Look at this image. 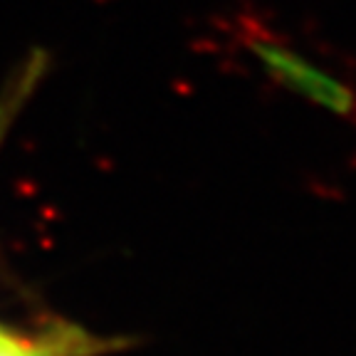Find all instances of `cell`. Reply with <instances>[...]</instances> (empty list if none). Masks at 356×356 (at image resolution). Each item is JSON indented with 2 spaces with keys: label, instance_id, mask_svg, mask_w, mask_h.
<instances>
[{
  "label": "cell",
  "instance_id": "cell-3",
  "mask_svg": "<svg viewBox=\"0 0 356 356\" xmlns=\"http://www.w3.org/2000/svg\"><path fill=\"white\" fill-rule=\"evenodd\" d=\"M47 67H50V55H47L42 47H35V50H30L28 57L15 67V72L8 77V82L3 84V92H0V144L6 139L13 119L20 114L25 102L33 97L38 84L42 82V77L47 74Z\"/></svg>",
  "mask_w": 356,
  "mask_h": 356
},
{
  "label": "cell",
  "instance_id": "cell-2",
  "mask_svg": "<svg viewBox=\"0 0 356 356\" xmlns=\"http://www.w3.org/2000/svg\"><path fill=\"white\" fill-rule=\"evenodd\" d=\"M134 344L129 337H102L67 319H52L38 332L35 356H106Z\"/></svg>",
  "mask_w": 356,
  "mask_h": 356
},
{
  "label": "cell",
  "instance_id": "cell-1",
  "mask_svg": "<svg viewBox=\"0 0 356 356\" xmlns=\"http://www.w3.org/2000/svg\"><path fill=\"white\" fill-rule=\"evenodd\" d=\"M233 38L275 84L346 119L356 127V87L297 50L280 30L255 13L233 17Z\"/></svg>",
  "mask_w": 356,
  "mask_h": 356
}]
</instances>
